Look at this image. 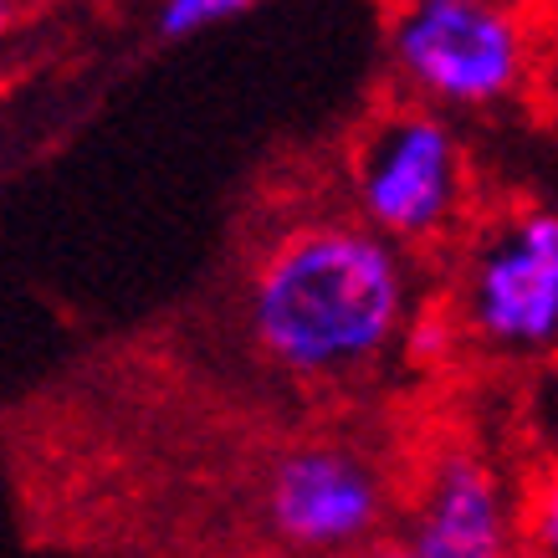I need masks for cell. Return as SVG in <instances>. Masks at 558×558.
I'll return each instance as SVG.
<instances>
[{
  "mask_svg": "<svg viewBox=\"0 0 558 558\" xmlns=\"http://www.w3.org/2000/svg\"><path fill=\"white\" fill-rule=\"evenodd\" d=\"M354 185L364 226L385 241L410 246L451 226L461 201V159L451 129L421 108H389L359 138Z\"/></svg>",
  "mask_w": 558,
  "mask_h": 558,
  "instance_id": "obj_2",
  "label": "cell"
},
{
  "mask_svg": "<svg viewBox=\"0 0 558 558\" xmlns=\"http://www.w3.org/2000/svg\"><path fill=\"white\" fill-rule=\"evenodd\" d=\"M267 518L277 538L307 554L364 548L379 523V482L359 457L333 446H307L271 466Z\"/></svg>",
  "mask_w": 558,
  "mask_h": 558,
  "instance_id": "obj_5",
  "label": "cell"
},
{
  "mask_svg": "<svg viewBox=\"0 0 558 558\" xmlns=\"http://www.w3.org/2000/svg\"><path fill=\"white\" fill-rule=\"evenodd\" d=\"M527 533L538 543V558H558V476H548L527 508Z\"/></svg>",
  "mask_w": 558,
  "mask_h": 558,
  "instance_id": "obj_8",
  "label": "cell"
},
{
  "mask_svg": "<svg viewBox=\"0 0 558 558\" xmlns=\"http://www.w3.org/2000/svg\"><path fill=\"white\" fill-rule=\"evenodd\" d=\"M252 5L246 0H170L165 11H159V36H170V41H185L195 32H210L220 21H236L246 16Z\"/></svg>",
  "mask_w": 558,
  "mask_h": 558,
  "instance_id": "obj_7",
  "label": "cell"
},
{
  "mask_svg": "<svg viewBox=\"0 0 558 558\" xmlns=\"http://www.w3.org/2000/svg\"><path fill=\"white\" fill-rule=\"evenodd\" d=\"M466 313L497 349L558 343V216L527 210L492 241L472 271Z\"/></svg>",
  "mask_w": 558,
  "mask_h": 558,
  "instance_id": "obj_4",
  "label": "cell"
},
{
  "mask_svg": "<svg viewBox=\"0 0 558 558\" xmlns=\"http://www.w3.org/2000/svg\"><path fill=\"white\" fill-rule=\"evenodd\" d=\"M349 558H421V554L400 538H385V543H364V548H354Z\"/></svg>",
  "mask_w": 558,
  "mask_h": 558,
  "instance_id": "obj_9",
  "label": "cell"
},
{
  "mask_svg": "<svg viewBox=\"0 0 558 558\" xmlns=\"http://www.w3.org/2000/svg\"><path fill=\"white\" fill-rule=\"evenodd\" d=\"M395 68L425 98L482 108L518 87L523 36L518 21L482 0H421L389 32Z\"/></svg>",
  "mask_w": 558,
  "mask_h": 558,
  "instance_id": "obj_3",
  "label": "cell"
},
{
  "mask_svg": "<svg viewBox=\"0 0 558 558\" xmlns=\"http://www.w3.org/2000/svg\"><path fill=\"white\" fill-rule=\"evenodd\" d=\"M252 339L288 374H343L385 354L405 323V262L364 220H318L277 241L252 282Z\"/></svg>",
  "mask_w": 558,
  "mask_h": 558,
  "instance_id": "obj_1",
  "label": "cell"
},
{
  "mask_svg": "<svg viewBox=\"0 0 558 558\" xmlns=\"http://www.w3.org/2000/svg\"><path fill=\"white\" fill-rule=\"evenodd\" d=\"M512 558H533V554H512Z\"/></svg>",
  "mask_w": 558,
  "mask_h": 558,
  "instance_id": "obj_10",
  "label": "cell"
},
{
  "mask_svg": "<svg viewBox=\"0 0 558 558\" xmlns=\"http://www.w3.org/2000/svg\"><path fill=\"white\" fill-rule=\"evenodd\" d=\"M410 548L421 558H512L508 502L472 451H451L430 466Z\"/></svg>",
  "mask_w": 558,
  "mask_h": 558,
  "instance_id": "obj_6",
  "label": "cell"
}]
</instances>
